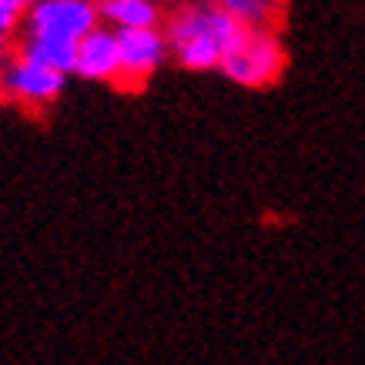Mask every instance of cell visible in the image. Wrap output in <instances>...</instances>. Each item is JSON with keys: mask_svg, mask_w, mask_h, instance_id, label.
<instances>
[{"mask_svg": "<svg viewBox=\"0 0 365 365\" xmlns=\"http://www.w3.org/2000/svg\"><path fill=\"white\" fill-rule=\"evenodd\" d=\"M222 11L232 14L245 31H268V24L282 14V7L268 4V0H228L222 4Z\"/></svg>", "mask_w": 365, "mask_h": 365, "instance_id": "9", "label": "cell"}, {"mask_svg": "<svg viewBox=\"0 0 365 365\" xmlns=\"http://www.w3.org/2000/svg\"><path fill=\"white\" fill-rule=\"evenodd\" d=\"M0 94H4V91H0Z\"/></svg>", "mask_w": 365, "mask_h": 365, "instance_id": "12", "label": "cell"}, {"mask_svg": "<svg viewBox=\"0 0 365 365\" xmlns=\"http://www.w3.org/2000/svg\"><path fill=\"white\" fill-rule=\"evenodd\" d=\"M11 54V37H0V61Z\"/></svg>", "mask_w": 365, "mask_h": 365, "instance_id": "11", "label": "cell"}, {"mask_svg": "<svg viewBox=\"0 0 365 365\" xmlns=\"http://www.w3.org/2000/svg\"><path fill=\"white\" fill-rule=\"evenodd\" d=\"M74 57H78V41L57 37V34H31L27 31L17 61L47 67V71H57V74H74Z\"/></svg>", "mask_w": 365, "mask_h": 365, "instance_id": "7", "label": "cell"}, {"mask_svg": "<svg viewBox=\"0 0 365 365\" xmlns=\"http://www.w3.org/2000/svg\"><path fill=\"white\" fill-rule=\"evenodd\" d=\"M114 37H118V78L114 81L124 88H141L168 54L165 34L158 27H148V31H114Z\"/></svg>", "mask_w": 365, "mask_h": 365, "instance_id": "3", "label": "cell"}, {"mask_svg": "<svg viewBox=\"0 0 365 365\" xmlns=\"http://www.w3.org/2000/svg\"><path fill=\"white\" fill-rule=\"evenodd\" d=\"M27 31L31 34H57L81 41L98 27V11L88 0H37L27 4Z\"/></svg>", "mask_w": 365, "mask_h": 365, "instance_id": "4", "label": "cell"}, {"mask_svg": "<svg viewBox=\"0 0 365 365\" xmlns=\"http://www.w3.org/2000/svg\"><path fill=\"white\" fill-rule=\"evenodd\" d=\"M27 17V4L24 0H0V37H11L21 21Z\"/></svg>", "mask_w": 365, "mask_h": 365, "instance_id": "10", "label": "cell"}, {"mask_svg": "<svg viewBox=\"0 0 365 365\" xmlns=\"http://www.w3.org/2000/svg\"><path fill=\"white\" fill-rule=\"evenodd\" d=\"M74 74L88 81H114L118 78V37L111 27H94L78 41Z\"/></svg>", "mask_w": 365, "mask_h": 365, "instance_id": "6", "label": "cell"}, {"mask_svg": "<svg viewBox=\"0 0 365 365\" xmlns=\"http://www.w3.org/2000/svg\"><path fill=\"white\" fill-rule=\"evenodd\" d=\"M0 91H7L14 101H21L27 108H44L64 91V74L57 71H47V67L37 64H24V61H14L7 67V74L0 81Z\"/></svg>", "mask_w": 365, "mask_h": 365, "instance_id": "5", "label": "cell"}, {"mask_svg": "<svg viewBox=\"0 0 365 365\" xmlns=\"http://www.w3.org/2000/svg\"><path fill=\"white\" fill-rule=\"evenodd\" d=\"M98 17H108L111 24H118V31H148L158 27V7L148 0H104L94 7Z\"/></svg>", "mask_w": 365, "mask_h": 365, "instance_id": "8", "label": "cell"}, {"mask_svg": "<svg viewBox=\"0 0 365 365\" xmlns=\"http://www.w3.org/2000/svg\"><path fill=\"white\" fill-rule=\"evenodd\" d=\"M248 31L222 7H185L175 21L168 24L171 47L178 51V61L191 71H211L222 67V61L242 44Z\"/></svg>", "mask_w": 365, "mask_h": 365, "instance_id": "1", "label": "cell"}, {"mask_svg": "<svg viewBox=\"0 0 365 365\" xmlns=\"http://www.w3.org/2000/svg\"><path fill=\"white\" fill-rule=\"evenodd\" d=\"M225 74L242 88H265L285 67V47L272 31H248L242 44L222 61Z\"/></svg>", "mask_w": 365, "mask_h": 365, "instance_id": "2", "label": "cell"}]
</instances>
